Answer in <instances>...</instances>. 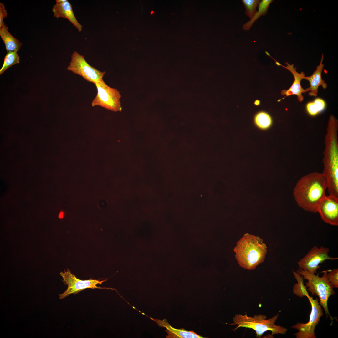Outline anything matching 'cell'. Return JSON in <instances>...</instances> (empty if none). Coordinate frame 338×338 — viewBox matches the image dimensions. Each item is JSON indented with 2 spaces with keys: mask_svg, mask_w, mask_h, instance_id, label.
Returning <instances> with one entry per match:
<instances>
[{
  "mask_svg": "<svg viewBox=\"0 0 338 338\" xmlns=\"http://www.w3.org/2000/svg\"><path fill=\"white\" fill-rule=\"evenodd\" d=\"M233 250L239 265L244 269L252 270L264 262L267 247L259 237L246 233L237 242Z\"/></svg>",
  "mask_w": 338,
  "mask_h": 338,
  "instance_id": "7a4b0ae2",
  "label": "cell"
},
{
  "mask_svg": "<svg viewBox=\"0 0 338 338\" xmlns=\"http://www.w3.org/2000/svg\"><path fill=\"white\" fill-rule=\"evenodd\" d=\"M20 58L15 51L7 52L4 59L3 66L0 70V74H1L8 68L12 65L19 63Z\"/></svg>",
  "mask_w": 338,
  "mask_h": 338,
  "instance_id": "ffe728a7",
  "label": "cell"
},
{
  "mask_svg": "<svg viewBox=\"0 0 338 338\" xmlns=\"http://www.w3.org/2000/svg\"><path fill=\"white\" fill-rule=\"evenodd\" d=\"M7 13L6 9L4 4L0 3V27L3 25V19L7 17Z\"/></svg>",
  "mask_w": 338,
  "mask_h": 338,
  "instance_id": "cb8c5ba5",
  "label": "cell"
},
{
  "mask_svg": "<svg viewBox=\"0 0 338 338\" xmlns=\"http://www.w3.org/2000/svg\"><path fill=\"white\" fill-rule=\"evenodd\" d=\"M329 249L321 246L318 248L314 246L308 253L300 259L297 263L299 268L312 274L317 273V269L320 267L319 265L326 260H335L337 257H332L328 255Z\"/></svg>",
  "mask_w": 338,
  "mask_h": 338,
  "instance_id": "30bf717a",
  "label": "cell"
},
{
  "mask_svg": "<svg viewBox=\"0 0 338 338\" xmlns=\"http://www.w3.org/2000/svg\"><path fill=\"white\" fill-rule=\"evenodd\" d=\"M305 296L308 298L311 307L309 320L306 323L298 322L291 327L298 330L294 334L296 338H315V330L323 315V310L317 298L314 299L308 294Z\"/></svg>",
  "mask_w": 338,
  "mask_h": 338,
  "instance_id": "9c48e42d",
  "label": "cell"
},
{
  "mask_svg": "<svg viewBox=\"0 0 338 338\" xmlns=\"http://www.w3.org/2000/svg\"><path fill=\"white\" fill-rule=\"evenodd\" d=\"M0 36L5 44L7 52L9 51L17 52L22 46V43L9 33L8 27L4 22L0 27Z\"/></svg>",
  "mask_w": 338,
  "mask_h": 338,
  "instance_id": "2e32d148",
  "label": "cell"
},
{
  "mask_svg": "<svg viewBox=\"0 0 338 338\" xmlns=\"http://www.w3.org/2000/svg\"><path fill=\"white\" fill-rule=\"evenodd\" d=\"M317 212L322 220L328 224L338 226V197L329 195L320 202Z\"/></svg>",
  "mask_w": 338,
  "mask_h": 338,
  "instance_id": "8fae6325",
  "label": "cell"
},
{
  "mask_svg": "<svg viewBox=\"0 0 338 338\" xmlns=\"http://www.w3.org/2000/svg\"><path fill=\"white\" fill-rule=\"evenodd\" d=\"M67 69L81 76L87 82L94 84L103 79L105 71L102 72L90 65L84 57L76 51H74Z\"/></svg>",
  "mask_w": 338,
  "mask_h": 338,
  "instance_id": "ba28073f",
  "label": "cell"
},
{
  "mask_svg": "<svg viewBox=\"0 0 338 338\" xmlns=\"http://www.w3.org/2000/svg\"><path fill=\"white\" fill-rule=\"evenodd\" d=\"M60 274L63 279L62 281L65 285H67V289L63 293L59 295L60 299H64L71 294H75L78 293L87 288L92 289H100L116 290L114 288L101 287L97 286L107 280V279L100 281V279H90L87 280H82L78 279L73 274L69 269L64 270V272H61Z\"/></svg>",
  "mask_w": 338,
  "mask_h": 338,
  "instance_id": "52a82bcc",
  "label": "cell"
},
{
  "mask_svg": "<svg viewBox=\"0 0 338 338\" xmlns=\"http://www.w3.org/2000/svg\"><path fill=\"white\" fill-rule=\"evenodd\" d=\"M326 179L322 173L314 172L303 176L293 190L294 199L304 210L316 213L321 201L326 196Z\"/></svg>",
  "mask_w": 338,
  "mask_h": 338,
  "instance_id": "6da1fadb",
  "label": "cell"
},
{
  "mask_svg": "<svg viewBox=\"0 0 338 338\" xmlns=\"http://www.w3.org/2000/svg\"><path fill=\"white\" fill-rule=\"evenodd\" d=\"M286 64L287 65L286 66H283L281 64L280 65L292 73L294 78V80L291 86L288 89L281 90V94L282 95H286L285 97L292 95H295L297 96L298 101L301 102L304 100V97L302 94L305 92V89L302 87L300 82L302 79H304L305 74L303 72H301L300 73H298L296 71V68H294V64H290L287 62H286Z\"/></svg>",
  "mask_w": 338,
  "mask_h": 338,
  "instance_id": "4fadbf2b",
  "label": "cell"
},
{
  "mask_svg": "<svg viewBox=\"0 0 338 338\" xmlns=\"http://www.w3.org/2000/svg\"><path fill=\"white\" fill-rule=\"evenodd\" d=\"M338 125L336 118L331 115L325 137L322 173L327 181L331 183L338 180Z\"/></svg>",
  "mask_w": 338,
  "mask_h": 338,
  "instance_id": "3957f363",
  "label": "cell"
},
{
  "mask_svg": "<svg viewBox=\"0 0 338 338\" xmlns=\"http://www.w3.org/2000/svg\"><path fill=\"white\" fill-rule=\"evenodd\" d=\"M296 272L303 276L304 279L307 280L305 286L306 288L308 287L307 290L312 295L319 297V303L324 308L326 317H330L332 324L334 318L330 315L329 312L328 300L330 296L334 295L335 292L327 279V271H324L321 277H320L318 274L315 275L299 268Z\"/></svg>",
  "mask_w": 338,
  "mask_h": 338,
  "instance_id": "5b68a950",
  "label": "cell"
},
{
  "mask_svg": "<svg viewBox=\"0 0 338 338\" xmlns=\"http://www.w3.org/2000/svg\"><path fill=\"white\" fill-rule=\"evenodd\" d=\"M279 315L278 313L272 318L267 319L266 316L262 314L255 315L253 317H250L247 316L246 313L244 315L236 314L233 318V323L229 324L238 325L233 329L234 331L239 327L252 329L255 331L256 336L257 338H261L263 334L268 331H271L272 335H284L287 332V329L275 324Z\"/></svg>",
  "mask_w": 338,
  "mask_h": 338,
  "instance_id": "277c9868",
  "label": "cell"
},
{
  "mask_svg": "<svg viewBox=\"0 0 338 338\" xmlns=\"http://www.w3.org/2000/svg\"><path fill=\"white\" fill-rule=\"evenodd\" d=\"M95 84L97 92L91 102L92 106H99L114 112H121V96L119 91L108 86L103 79Z\"/></svg>",
  "mask_w": 338,
  "mask_h": 338,
  "instance_id": "8992f818",
  "label": "cell"
},
{
  "mask_svg": "<svg viewBox=\"0 0 338 338\" xmlns=\"http://www.w3.org/2000/svg\"><path fill=\"white\" fill-rule=\"evenodd\" d=\"M293 273L297 282V283L293 286V291L294 294L300 297L305 296L308 293L306 287L304 285L303 276L296 271H293Z\"/></svg>",
  "mask_w": 338,
  "mask_h": 338,
  "instance_id": "ac0fdd59",
  "label": "cell"
},
{
  "mask_svg": "<svg viewBox=\"0 0 338 338\" xmlns=\"http://www.w3.org/2000/svg\"><path fill=\"white\" fill-rule=\"evenodd\" d=\"M325 106V103L323 100L317 98L313 102H309L307 104L306 109L310 115L314 116L323 110Z\"/></svg>",
  "mask_w": 338,
  "mask_h": 338,
  "instance_id": "44dd1931",
  "label": "cell"
},
{
  "mask_svg": "<svg viewBox=\"0 0 338 338\" xmlns=\"http://www.w3.org/2000/svg\"><path fill=\"white\" fill-rule=\"evenodd\" d=\"M260 1L259 0H242L245 8V14L250 19L257 12L256 8Z\"/></svg>",
  "mask_w": 338,
  "mask_h": 338,
  "instance_id": "7402d4cb",
  "label": "cell"
},
{
  "mask_svg": "<svg viewBox=\"0 0 338 338\" xmlns=\"http://www.w3.org/2000/svg\"><path fill=\"white\" fill-rule=\"evenodd\" d=\"M260 101L258 100H256L254 102V104L256 105H259Z\"/></svg>",
  "mask_w": 338,
  "mask_h": 338,
  "instance_id": "484cf974",
  "label": "cell"
},
{
  "mask_svg": "<svg viewBox=\"0 0 338 338\" xmlns=\"http://www.w3.org/2000/svg\"><path fill=\"white\" fill-rule=\"evenodd\" d=\"M152 319L156 322L160 327L166 329L165 331L167 334L166 336L168 338H203L195 333L194 331H188L184 329H177L172 327L167 322L166 319L163 320L159 319Z\"/></svg>",
  "mask_w": 338,
  "mask_h": 338,
  "instance_id": "9a60e30c",
  "label": "cell"
},
{
  "mask_svg": "<svg viewBox=\"0 0 338 338\" xmlns=\"http://www.w3.org/2000/svg\"><path fill=\"white\" fill-rule=\"evenodd\" d=\"M56 2L52 8L54 17L68 19L79 31H81L82 26L77 20L70 3L67 0H56Z\"/></svg>",
  "mask_w": 338,
  "mask_h": 338,
  "instance_id": "7c38bea8",
  "label": "cell"
},
{
  "mask_svg": "<svg viewBox=\"0 0 338 338\" xmlns=\"http://www.w3.org/2000/svg\"><path fill=\"white\" fill-rule=\"evenodd\" d=\"M273 1L272 0L260 1L258 4V11H257L250 21L247 22L243 25V29L245 31L249 30L255 21L261 16L265 15L269 5Z\"/></svg>",
  "mask_w": 338,
  "mask_h": 338,
  "instance_id": "e0dca14e",
  "label": "cell"
},
{
  "mask_svg": "<svg viewBox=\"0 0 338 338\" xmlns=\"http://www.w3.org/2000/svg\"><path fill=\"white\" fill-rule=\"evenodd\" d=\"M63 216V213L62 212H61L59 215V217L60 218H62Z\"/></svg>",
  "mask_w": 338,
  "mask_h": 338,
  "instance_id": "d4e9b609",
  "label": "cell"
},
{
  "mask_svg": "<svg viewBox=\"0 0 338 338\" xmlns=\"http://www.w3.org/2000/svg\"><path fill=\"white\" fill-rule=\"evenodd\" d=\"M327 279L332 287H338V269L329 270L326 274Z\"/></svg>",
  "mask_w": 338,
  "mask_h": 338,
  "instance_id": "603a6c76",
  "label": "cell"
},
{
  "mask_svg": "<svg viewBox=\"0 0 338 338\" xmlns=\"http://www.w3.org/2000/svg\"><path fill=\"white\" fill-rule=\"evenodd\" d=\"M323 54H322L321 60L319 65L316 67L315 71L309 77H305L304 79L309 81L310 83L309 87L305 89V92L309 91V95L310 96L316 97L317 95L318 89L319 86H321L324 89L327 88V84L321 78V74L324 65L323 64Z\"/></svg>",
  "mask_w": 338,
  "mask_h": 338,
  "instance_id": "5bb4252c",
  "label": "cell"
},
{
  "mask_svg": "<svg viewBox=\"0 0 338 338\" xmlns=\"http://www.w3.org/2000/svg\"><path fill=\"white\" fill-rule=\"evenodd\" d=\"M256 125L259 128L266 130L269 128L272 124V119L270 115L264 112L258 113L254 118Z\"/></svg>",
  "mask_w": 338,
  "mask_h": 338,
  "instance_id": "d6986e66",
  "label": "cell"
},
{
  "mask_svg": "<svg viewBox=\"0 0 338 338\" xmlns=\"http://www.w3.org/2000/svg\"><path fill=\"white\" fill-rule=\"evenodd\" d=\"M154 13V12L153 11H151V14H153Z\"/></svg>",
  "mask_w": 338,
  "mask_h": 338,
  "instance_id": "4316f807",
  "label": "cell"
}]
</instances>
